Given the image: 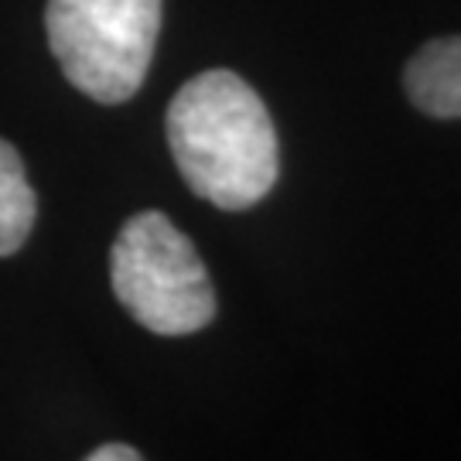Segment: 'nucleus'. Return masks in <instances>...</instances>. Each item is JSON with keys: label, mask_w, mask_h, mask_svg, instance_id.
Here are the masks:
<instances>
[{"label": "nucleus", "mask_w": 461, "mask_h": 461, "mask_svg": "<svg viewBox=\"0 0 461 461\" xmlns=\"http://www.w3.org/2000/svg\"><path fill=\"white\" fill-rule=\"evenodd\" d=\"M113 294L137 325L182 339L215 318V294L195 243L165 212H137L110 253Z\"/></svg>", "instance_id": "nucleus-2"}, {"label": "nucleus", "mask_w": 461, "mask_h": 461, "mask_svg": "<svg viewBox=\"0 0 461 461\" xmlns=\"http://www.w3.org/2000/svg\"><path fill=\"white\" fill-rule=\"evenodd\" d=\"M167 148L185 185L230 212L257 205L277 182L274 120L260 93L230 68H209L175 93Z\"/></svg>", "instance_id": "nucleus-1"}, {"label": "nucleus", "mask_w": 461, "mask_h": 461, "mask_svg": "<svg viewBox=\"0 0 461 461\" xmlns=\"http://www.w3.org/2000/svg\"><path fill=\"white\" fill-rule=\"evenodd\" d=\"M51 55L79 93L96 103H127L148 79L161 0H49Z\"/></svg>", "instance_id": "nucleus-3"}, {"label": "nucleus", "mask_w": 461, "mask_h": 461, "mask_svg": "<svg viewBox=\"0 0 461 461\" xmlns=\"http://www.w3.org/2000/svg\"><path fill=\"white\" fill-rule=\"evenodd\" d=\"M407 96L434 120H461V38H438L413 55L403 72Z\"/></svg>", "instance_id": "nucleus-4"}, {"label": "nucleus", "mask_w": 461, "mask_h": 461, "mask_svg": "<svg viewBox=\"0 0 461 461\" xmlns=\"http://www.w3.org/2000/svg\"><path fill=\"white\" fill-rule=\"evenodd\" d=\"M38 195L28 185L24 161L4 137H0V257H11L24 247L34 230Z\"/></svg>", "instance_id": "nucleus-5"}, {"label": "nucleus", "mask_w": 461, "mask_h": 461, "mask_svg": "<svg viewBox=\"0 0 461 461\" xmlns=\"http://www.w3.org/2000/svg\"><path fill=\"white\" fill-rule=\"evenodd\" d=\"M140 451L131 445H103L96 451H89V461H137Z\"/></svg>", "instance_id": "nucleus-6"}]
</instances>
